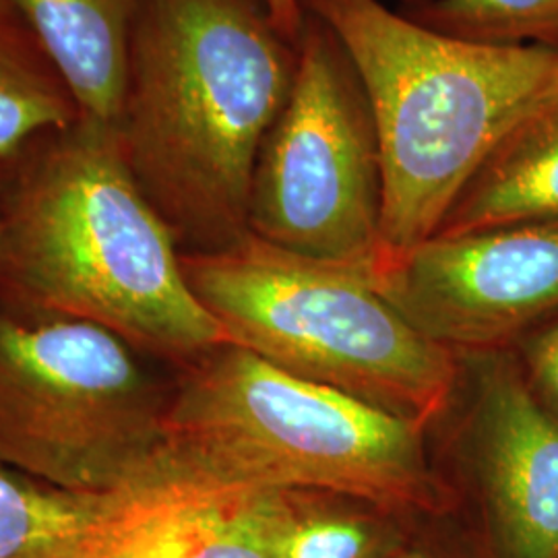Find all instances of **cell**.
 Returning <instances> with one entry per match:
<instances>
[{"label":"cell","mask_w":558,"mask_h":558,"mask_svg":"<svg viewBox=\"0 0 558 558\" xmlns=\"http://www.w3.org/2000/svg\"><path fill=\"white\" fill-rule=\"evenodd\" d=\"M180 255L112 126L81 117L2 161L0 302L98 325L180 371L228 343Z\"/></svg>","instance_id":"1"},{"label":"cell","mask_w":558,"mask_h":558,"mask_svg":"<svg viewBox=\"0 0 558 558\" xmlns=\"http://www.w3.org/2000/svg\"><path fill=\"white\" fill-rule=\"evenodd\" d=\"M296 44L263 0H140L114 137L180 253L246 236L263 141Z\"/></svg>","instance_id":"2"},{"label":"cell","mask_w":558,"mask_h":558,"mask_svg":"<svg viewBox=\"0 0 558 558\" xmlns=\"http://www.w3.org/2000/svg\"><path fill=\"white\" fill-rule=\"evenodd\" d=\"M359 73L377 129L379 260L440 223L511 124L558 83V50L463 40L380 0H302ZM377 260V263H379Z\"/></svg>","instance_id":"3"},{"label":"cell","mask_w":558,"mask_h":558,"mask_svg":"<svg viewBox=\"0 0 558 558\" xmlns=\"http://www.w3.org/2000/svg\"><path fill=\"white\" fill-rule=\"evenodd\" d=\"M422 424L221 343L174 371L166 442L228 476L383 509L435 497Z\"/></svg>","instance_id":"4"},{"label":"cell","mask_w":558,"mask_h":558,"mask_svg":"<svg viewBox=\"0 0 558 558\" xmlns=\"http://www.w3.org/2000/svg\"><path fill=\"white\" fill-rule=\"evenodd\" d=\"M180 260L228 343L422 426L447 405L451 350L383 299L368 271L302 257L253 232Z\"/></svg>","instance_id":"5"},{"label":"cell","mask_w":558,"mask_h":558,"mask_svg":"<svg viewBox=\"0 0 558 558\" xmlns=\"http://www.w3.org/2000/svg\"><path fill=\"white\" fill-rule=\"evenodd\" d=\"M154 364L98 325L0 302V468L80 499L135 484L166 447L174 377Z\"/></svg>","instance_id":"6"},{"label":"cell","mask_w":558,"mask_h":558,"mask_svg":"<svg viewBox=\"0 0 558 558\" xmlns=\"http://www.w3.org/2000/svg\"><path fill=\"white\" fill-rule=\"evenodd\" d=\"M379 141L338 38L306 13L296 73L263 141L248 230L308 259L373 271L380 242Z\"/></svg>","instance_id":"7"},{"label":"cell","mask_w":558,"mask_h":558,"mask_svg":"<svg viewBox=\"0 0 558 558\" xmlns=\"http://www.w3.org/2000/svg\"><path fill=\"white\" fill-rule=\"evenodd\" d=\"M368 278L442 348H490L558 308V220L435 236Z\"/></svg>","instance_id":"8"},{"label":"cell","mask_w":558,"mask_h":558,"mask_svg":"<svg viewBox=\"0 0 558 558\" xmlns=\"http://www.w3.org/2000/svg\"><path fill=\"white\" fill-rule=\"evenodd\" d=\"M296 507V493L228 476L166 442L143 478L100 497L40 558H278Z\"/></svg>","instance_id":"9"},{"label":"cell","mask_w":558,"mask_h":558,"mask_svg":"<svg viewBox=\"0 0 558 558\" xmlns=\"http://www.w3.org/2000/svg\"><path fill=\"white\" fill-rule=\"evenodd\" d=\"M476 445L507 558H558V416L499 360L480 377Z\"/></svg>","instance_id":"10"},{"label":"cell","mask_w":558,"mask_h":558,"mask_svg":"<svg viewBox=\"0 0 558 558\" xmlns=\"http://www.w3.org/2000/svg\"><path fill=\"white\" fill-rule=\"evenodd\" d=\"M548 220H558V83L500 137L435 236Z\"/></svg>","instance_id":"11"},{"label":"cell","mask_w":558,"mask_h":558,"mask_svg":"<svg viewBox=\"0 0 558 558\" xmlns=\"http://www.w3.org/2000/svg\"><path fill=\"white\" fill-rule=\"evenodd\" d=\"M85 119L114 126L140 0H9Z\"/></svg>","instance_id":"12"},{"label":"cell","mask_w":558,"mask_h":558,"mask_svg":"<svg viewBox=\"0 0 558 558\" xmlns=\"http://www.w3.org/2000/svg\"><path fill=\"white\" fill-rule=\"evenodd\" d=\"M81 117L77 101L29 25L9 0H0V161Z\"/></svg>","instance_id":"13"},{"label":"cell","mask_w":558,"mask_h":558,"mask_svg":"<svg viewBox=\"0 0 558 558\" xmlns=\"http://www.w3.org/2000/svg\"><path fill=\"white\" fill-rule=\"evenodd\" d=\"M98 499H80L0 468V558H40L73 536Z\"/></svg>","instance_id":"14"},{"label":"cell","mask_w":558,"mask_h":558,"mask_svg":"<svg viewBox=\"0 0 558 558\" xmlns=\"http://www.w3.org/2000/svg\"><path fill=\"white\" fill-rule=\"evenodd\" d=\"M414 20L463 40L558 50V0H435Z\"/></svg>","instance_id":"15"},{"label":"cell","mask_w":558,"mask_h":558,"mask_svg":"<svg viewBox=\"0 0 558 558\" xmlns=\"http://www.w3.org/2000/svg\"><path fill=\"white\" fill-rule=\"evenodd\" d=\"M377 536L359 518L296 507L281 530L278 558H377Z\"/></svg>","instance_id":"16"},{"label":"cell","mask_w":558,"mask_h":558,"mask_svg":"<svg viewBox=\"0 0 558 558\" xmlns=\"http://www.w3.org/2000/svg\"><path fill=\"white\" fill-rule=\"evenodd\" d=\"M527 356L539 401L558 416V325L530 345Z\"/></svg>","instance_id":"17"},{"label":"cell","mask_w":558,"mask_h":558,"mask_svg":"<svg viewBox=\"0 0 558 558\" xmlns=\"http://www.w3.org/2000/svg\"><path fill=\"white\" fill-rule=\"evenodd\" d=\"M263 4L279 32L292 44H296L306 21L302 0H263Z\"/></svg>","instance_id":"18"},{"label":"cell","mask_w":558,"mask_h":558,"mask_svg":"<svg viewBox=\"0 0 558 558\" xmlns=\"http://www.w3.org/2000/svg\"><path fill=\"white\" fill-rule=\"evenodd\" d=\"M403 2H408V4H418L420 7H426V4H430V2H435V0H403Z\"/></svg>","instance_id":"19"},{"label":"cell","mask_w":558,"mask_h":558,"mask_svg":"<svg viewBox=\"0 0 558 558\" xmlns=\"http://www.w3.org/2000/svg\"><path fill=\"white\" fill-rule=\"evenodd\" d=\"M399 558H428L426 555H422V553H405V555H401Z\"/></svg>","instance_id":"20"},{"label":"cell","mask_w":558,"mask_h":558,"mask_svg":"<svg viewBox=\"0 0 558 558\" xmlns=\"http://www.w3.org/2000/svg\"><path fill=\"white\" fill-rule=\"evenodd\" d=\"M0 174H2V161H0Z\"/></svg>","instance_id":"21"}]
</instances>
